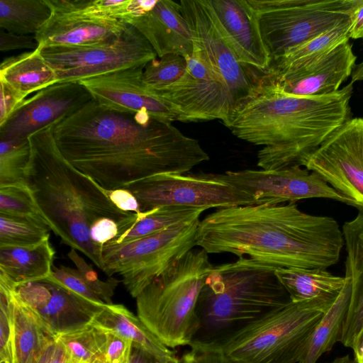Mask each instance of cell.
Here are the masks:
<instances>
[{"label": "cell", "mask_w": 363, "mask_h": 363, "mask_svg": "<svg viewBox=\"0 0 363 363\" xmlns=\"http://www.w3.org/2000/svg\"><path fill=\"white\" fill-rule=\"evenodd\" d=\"M357 57L349 41L339 45L328 55L300 70L272 80L284 94L318 96L333 94L352 75Z\"/></svg>", "instance_id": "7402d4cb"}, {"label": "cell", "mask_w": 363, "mask_h": 363, "mask_svg": "<svg viewBox=\"0 0 363 363\" xmlns=\"http://www.w3.org/2000/svg\"><path fill=\"white\" fill-rule=\"evenodd\" d=\"M181 363H236L220 349L207 347H191V350L180 358Z\"/></svg>", "instance_id": "b9f144b4"}, {"label": "cell", "mask_w": 363, "mask_h": 363, "mask_svg": "<svg viewBox=\"0 0 363 363\" xmlns=\"http://www.w3.org/2000/svg\"><path fill=\"white\" fill-rule=\"evenodd\" d=\"M63 345L70 363H107L106 331L91 324L56 337Z\"/></svg>", "instance_id": "d6a6232c"}, {"label": "cell", "mask_w": 363, "mask_h": 363, "mask_svg": "<svg viewBox=\"0 0 363 363\" xmlns=\"http://www.w3.org/2000/svg\"><path fill=\"white\" fill-rule=\"evenodd\" d=\"M363 209V118H352L336 130L302 164Z\"/></svg>", "instance_id": "4fadbf2b"}, {"label": "cell", "mask_w": 363, "mask_h": 363, "mask_svg": "<svg viewBox=\"0 0 363 363\" xmlns=\"http://www.w3.org/2000/svg\"><path fill=\"white\" fill-rule=\"evenodd\" d=\"M354 351L357 363H363V328L355 338L351 347Z\"/></svg>", "instance_id": "f907efd6"}, {"label": "cell", "mask_w": 363, "mask_h": 363, "mask_svg": "<svg viewBox=\"0 0 363 363\" xmlns=\"http://www.w3.org/2000/svg\"><path fill=\"white\" fill-rule=\"evenodd\" d=\"M140 212L163 206L224 208L252 205L251 198L224 180L220 174L162 173L125 185Z\"/></svg>", "instance_id": "8fae6325"}, {"label": "cell", "mask_w": 363, "mask_h": 363, "mask_svg": "<svg viewBox=\"0 0 363 363\" xmlns=\"http://www.w3.org/2000/svg\"><path fill=\"white\" fill-rule=\"evenodd\" d=\"M352 82L363 81V60L359 64H356L352 73Z\"/></svg>", "instance_id": "f5cc1de1"}, {"label": "cell", "mask_w": 363, "mask_h": 363, "mask_svg": "<svg viewBox=\"0 0 363 363\" xmlns=\"http://www.w3.org/2000/svg\"><path fill=\"white\" fill-rule=\"evenodd\" d=\"M145 67H131L80 82L99 104L118 111L144 112L172 123L177 121L172 106L143 79Z\"/></svg>", "instance_id": "d6986e66"}, {"label": "cell", "mask_w": 363, "mask_h": 363, "mask_svg": "<svg viewBox=\"0 0 363 363\" xmlns=\"http://www.w3.org/2000/svg\"><path fill=\"white\" fill-rule=\"evenodd\" d=\"M0 213L28 218L48 225L26 182L0 186Z\"/></svg>", "instance_id": "d590c367"}, {"label": "cell", "mask_w": 363, "mask_h": 363, "mask_svg": "<svg viewBox=\"0 0 363 363\" xmlns=\"http://www.w3.org/2000/svg\"><path fill=\"white\" fill-rule=\"evenodd\" d=\"M195 245L277 268L326 269L338 262L344 238L334 218L288 203L218 209L200 220Z\"/></svg>", "instance_id": "7a4b0ae2"}, {"label": "cell", "mask_w": 363, "mask_h": 363, "mask_svg": "<svg viewBox=\"0 0 363 363\" xmlns=\"http://www.w3.org/2000/svg\"><path fill=\"white\" fill-rule=\"evenodd\" d=\"M55 251L49 239L32 246H0V275L15 287L47 279Z\"/></svg>", "instance_id": "484cf974"}, {"label": "cell", "mask_w": 363, "mask_h": 363, "mask_svg": "<svg viewBox=\"0 0 363 363\" xmlns=\"http://www.w3.org/2000/svg\"><path fill=\"white\" fill-rule=\"evenodd\" d=\"M353 83L318 96L283 93L266 74L223 123L237 138L263 147L257 166L274 170L301 166L327 138L352 118Z\"/></svg>", "instance_id": "3957f363"}, {"label": "cell", "mask_w": 363, "mask_h": 363, "mask_svg": "<svg viewBox=\"0 0 363 363\" xmlns=\"http://www.w3.org/2000/svg\"><path fill=\"white\" fill-rule=\"evenodd\" d=\"M275 274L294 303L334 302L347 282L325 269L277 268Z\"/></svg>", "instance_id": "4316f807"}, {"label": "cell", "mask_w": 363, "mask_h": 363, "mask_svg": "<svg viewBox=\"0 0 363 363\" xmlns=\"http://www.w3.org/2000/svg\"><path fill=\"white\" fill-rule=\"evenodd\" d=\"M67 257L74 264L86 283L99 297L105 303L112 304V297L119 284V280L113 277L105 281L100 279L92 266L88 264L73 248H70Z\"/></svg>", "instance_id": "74e56055"}, {"label": "cell", "mask_w": 363, "mask_h": 363, "mask_svg": "<svg viewBox=\"0 0 363 363\" xmlns=\"http://www.w3.org/2000/svg\"><path fill=\"white\" fill-rule=\"evenodd\" d=\"M54 339L89 325L104 306L94 303L69 290L50 274L47 279L16 288Z\"/></svg>", "instance_id": "e0dca14e"}, {"label": "cell", "mask_w": 363, "mask_h": 363, "mask_svg": "<svg viewBox=\"0 0 363 363\" xmlns=\"http://www.w3.org/2000/svg\"><path fill=\"white\" fill-rule=\"evenodd\" d=\"M128 363H162L155 356L144 350L133 345ZM175 363H181L180 358Z\"/></svg>", "instance_id": "c3c4849f"}, {"label": "cell", "mask_w": 363, "mask_h": 363, "mask_svg": "<svg viewBox=\"0 0 363 363\" xmlns=\"http://www.w3.org/2000/svg\"><path fill=\"white\" fill-rule=\"evenodd\" d=\"M220 32L241 62L267 74L272 59L247 0H206Z\"/></svg>", "instance_id": "44dd1931"}, {"label": "cell", "mask_w": 363, "mask_h": 363, "mask_svg": "<svg viewBox=\"0 0 363 363\" xmlns=\"http://www.w3.org/2000/svg\"><path fill=\"white\" fill-rule=\"evenodd\" d=\"M277 268L249 257L214 266L198 298L199 325L189 346L218 345L291 302Z\"/></svg>", "instance_id": "5b68a950"}, {"label": "cell", "mask_w": 363, "mask_h": 363, "mask_svg": "<svg viewBox=\"0 0 363 363\" xmlns=\"http://www.w3.org/2000/svg\"><path fill=\"white\" fill-rule=\"evenodd\" d=\"M272 59L349 21L356 0H247Z\"/></svg>", "instance_id": "ba28073f"}, {"label": "cell", "mask_w": 363, "mask_h": 363, "mask_svg": "<svg viewBox=\"0 0 363 363\" xmlns=\"http://www.w3.org/2000/svg\"><path fill=\"white\" fill-rule=\"evenodd\" d=\"M118 233L117 222L107 217L96 220L90 228L91 239L94 243L101 246L114 239Z\"/></svg>", "instance_id": "ee69618b"}, {"label": "cell", "mask_w": 363, "mask_h": 363, "mask_svg": "<svg viewBox=\"0 0 363 363\" xmlns=\"http://www.w3.org/2000/svg\"><path fill=\"white\" fill-rule=\"evenodd\" d=\"M49 19L35 33L38 47H82L118 37L127 23L95 12L89 0H46Z\"/></svg>", "instance_id": "2e32d148"}, {"label": "cell", "mask_w": 363, "mask_h": 363, "mask_svg": "<svg viewBox=\"0 0 363 363\" xmlns=\"http://www.w3.org/2000/svg\"><path fill=\"white\" fill-rule=\"evenodd\" d=\"M349 21L286 51L272 62L267 75L272 80L312 65L328 55L344 42L349 41Z\"/></svg>", "instance_id": "f1b7e54d"}, {"label": "cell", "mask_w": 363, "mask_h": 363, "mask_svg": "<svg viewBox=\"0 0 363 363\" xmlns=\"http://www.w3.org/2000/svg\"><path fill=\"white\" fill-rule=\"evenodd\" d=\"M185 57L187 65L182 77L155 91L172 106L177 121L218 119L224 123L235 106L230 90L194 44L193 52Z\"/></svg>", "instance_id": "7c38bea8"}, {"label": "cell", "mask_w": 363, "mask_h": 363, "mask_svg": "<svg viewBox=\"0 0 363 363\" xmlns=\"http://www.w3.org/2000/svg\"><path fill=\"white\" fill-rule=\"evenodd\" d=\"M221 177L247 194L252 205L294 203L313 198L333 199L349 204L346 198L316 173L301 166L267 169L228 171Z\"/></svg>", "instance_id": "9a60e30c"}, {"label": "cell", "mask_w": 363, "mask_h": 363, "mask_svg": "<svg viewBox=\"0 0 363 363\" xmlns=\"http://www.w3.org/2000/svg\"><path fill=\"white\" fill-rule=\"evenodd\" d=\"M50 228L38 220L0 213V246H32L50 238Z\"/></svg>", "instance_id": "836d02e7"}, {"label": "cell", "mask_w": 363, "mask_h": 363, "mask_svg": "<svg viewBox=\"0 0 363 363\" xmlns=\"http://www.w3.org/2000/svg\"><path fill=\"white\" fill-rule=\"evenodd\" d=\"M213 267L204 250L191 249L135 298L138 318L168 347L191 345L198 298Z\"/></svg>", "instance_id": "8992f818"}, {"label": "cell", "mask_w": 363, "mask_h": 363, "mask_svg": "<svg viewBox=\"0 0 363 363\" xmlns=\"http://www.w3.org/2000/svg\"><path fill=\"white\" fill-rule=\"evenodd\" d=\"M179 3L194 44L230 90L236 106L254 92L266 74L240 61L220 32L206 0Z\"/></svg>", "instance_id": "5bb4252c"}, {"label": "cell", "mask_w": 363, "mask_h": 363, "mask_svg": "<svg viewBox=\"0 0 363 363\" xmlns=\"http://www.w3.org/2000/svg\"><path fill=\"white\" fill-rule=\"evenodd\" d=\"M0 288L6 291L10 308L13 363H37L44 350L55 339L48 334L32 310L20 298L14 285L2 275H0Z\"/></svg>", "instance_id": "cb8c5ba5"}, {"label": "cell", "mask_w": 363, "mask_h": 363, "mask_svg": "<svg viewBox=\"0 0 363 363\" xmlns=\"http://www.w3.org/2000/svg\"><path fill=\"white\" fill-rule=\"evenodd\" d=\"M0 81L23 98L58 83L57 77L38 47L32 52L4 59L0 65Z\"/></svg>", "instance_id": "83f0119b"}, {"label": "cell", "mask_w": 363, "mask_h": 363, "mask_svg": "<svg viewBox=\"0 0 363 363\" xmlns=\"http://www.w3.org/2000/svg\"><path fill=\"white\" fill-rule=\"evenodd\" d=\"M334 302L291 301L222 343L207 347L220 349L236 363H298L313 329Z\"/></svg>", "instance_id": "52a82bcc"}, {"label": "cell", "mask_w": 363, "mask_h": 363, "mask_svg": "<svg viewBox=\"0 0 363 363\" xmlns=\"http://www.w3.org/2000/svg\"><path fill=\"white\" fill-rule=\"evenodd\" d=\"M54 125L28 137L30 157L25 182L50 229L103 270L104 246L91 239L90 228L107 217L117 223L132 213L118 209L106 189L72 164L59 150Z\"/></svg>", "instance_id": "277c9868"}, {"label": "cell", "mask_w": 363, "mask_h": 363, "mask_svg": "<svg viewBox=\"0 0 363 363\" xmlns=\"http://www.w3.org/2000/svg\"><path fill=\"white\" fill-rule=\"evenodd\" d=\"M105 331V356L106 362L128 363L133 347L132 341L116 333L108 330Z\"/></svg>", "instance_id": "60d3db41"}, {"label": "cell", "mask_w": 363, "mask_h": 363, "mask_svg": "<svg viewBox=\"0 0 363 363\" xmlns=\"http://www.w3.org/2000/svg\"><path fill=\"white\" fill-rule=\"evenodd\" d=\"M186 65V57L179 55L168 54L157 57L144 67V82L149 88L161 90L179 80Z\"/></svg>", "instance_id": "8d00e7d4"}, {"label": "cell", "mask_w": 363, "mask_h": 363, "mask_svg": "<svg viewBox=\"0 0 363 363\" xmlns=\"http://www.w3.org/2000/svg\"><path fill=\"white\" fill-rule=\"evenodd\" d=\"M50 15L46 0H0V28L7 32L35 35Z\"/></svg>", "instance_id": "1f68e13d"}, {"label": "cell", "mask_w": 363, "mask_h": 363, "mask_svg": "<svg viewBox=\"0 0 363 363\" xmlns=\"http://www.w3.org/2000/svg\"><path fill=\"white\" fill-rule=\"evenodd\" d=\"M0 363H13L12 324L6 291L0 288Z\"/></svg>", "instance_id": "ab89813d"}, {"label": "cell", "mask_w": 363, "mask_h": 363, "mask_svg": "<svg viewBox=\"0 0 363 363\" xmlns=\"http://www.w3.org/2000/svg\"><path fill=\"white\" fill-rule=\"evenodd\" d=\"M55 346V340L44 350L37 363H50Z\"/></svg>", "instance_id": "816d5d0a"}, {"label": "cell", "mask_w": 363, "mask_h": 363, "mask_svg": "<svg viewBox=\"0 0 363 363\" xmlns=\"http://www.w3.org/2000/svg\"><path fill=\"white\" fill-rule=\"evenodd\" d=\"M41 54L55 71L58 83L80 82L131 67H145L157 57L147 40L129 24L113 40L82 47L43 48Z\"/></svg>", "instance_id": "30bf717a"}, {"label": "cell", "mask_w": 363, "mask_h": 363, "mask_svg": "<svg viewBox=\"0 0 363 363\" xmlns=\"http://www.w3.org/2000/svg\"><path fill=\"white\" fill-rule=\"evenodd\" d=\"M203 208L163 206L129 216L118 221L117 236L108 244L117 245L134 240L164 230L173 225L199 219Z\"/></svg>", "instance_id": "f546056e"}, {"label": "cell", "mask_w": 363, "mask_h": 363, "mask_svg": "<svg viewBox=\"0 0 363 363\" xmlns=\"http://www.w3.org/2000/svg\"><path fill=\"white\" fill-rule=\"evenodd\" d=\"M56 144L106 190L162 173L186 174L209 160L199 142L148 113L115 111L94 99L54 125Z\"/></svg>", "instance_id": "6da1fadb"}, {"label": "cell", "mask_w": 363, "mask_h": 363, "mask_svg": "<svg viewBox=\"0 0 363 363\" xmlns=\"http://www.w3.org/2000/svg\"><path fill=\"white\" fill-rule=\"evenodd\" d=\"M51 276L60 284L84 298L97 305L106 304L89 286L77 269L64 265L53 266Z\"/></svg>", "instance_id": "f35d334b"}, {"label": "cell", "mask_w": 363, "mask_h": 363, "mask_svg": "<svg viewBox=\"0 0 363 363\" xmlns=\"http://www.w3.org/2000/svg\"><path fill=\"white\" fill-rule=\"evenodd\" d=\"M106 193L111 201L120 210L130 213H140L138 201L133 194L125 188L106 190Z\"/></svg>", "instance_id": "bcb514c9"}, {"label": "cell", "mask_w": 363, "mask_h": 363, "mask_svg": "<svg viewBox=\"0 0 363 363\" xmlns=\"http://www.w3.org/2000/svg\"><path fill=\"white\" fill-rule=\"evenodd\" d=\"M123 22L135 28L162 57L168 54L183 57L194 50L192 34L179 2L172 0H132Z\"/></svg>", "instance_id": "ffe728a7"}, {"label": "cell", "mask_w": 363, "mask_h": 363, "mask_svg": "<svg viewBox=\"0 0 363 363\" xmlns=\"http://www.w3.org/2000/svg\"><path fill=\"white\" fill-rule=\"evenodd\" d=\"M30 157L28 138L0 140V186L26 182Z\"/></svg>", "instance_id": "e575fe53"}, {"label": "cell", "mask_w": 363, "mask_h": 363, "mask_svg": "<svg viewBox=\"0 0 363 363\" xmlns=\"http://www.w3.org/2000/svg\"><path fill=\"white\" fill-rule=\"evenodd\" d=\"M350 38H363V0H356L349 18Z\"/></svg>", "instance_id": "7dc6e473"}, {"label": "cell", "mask_w": 363, "mask_h": 363, "mask_svg": "<svg viewBox=\"0 0 363 363\" xmlns=\"http://www.w3.org/2000/svg\"><path fill=\"white\" fill-rule=\"evenodd\" d=\"M200 220L179 223L147 236L102 249L103 272L118 274L128 293L139 294L195 246Z\"/></svg>", "instance_id": "9c48e42d"}, {"label": "cell", "mask_w": 363, "mask_h": 363, "mask_svg": "<svg viewBox=\"0 0 363 363\" xmlns=\"http://www.w3.org/2000/svg\"><path fill=\"white\" fill-rule=\"evenodd\" d=\"M50 363H70L62 342L55 339V346Z\"/></svg>", "instance_id": "681fc988"}, {"label": "cell", "mask_w": 363, "mask_h": 363, "mask_svg": "<svg viewBox=\"0 0 363 363\" xmlns=\"http://www.w3.org/2000/svg\"><path fill=\"white\" fill-rule=\"evenodd\" d=\"M0 125H3L26 100L5 82L0 81Z\"/></svg>", "instance_id": "7bdbcfd3"}, {"label": "cell", "mask_w": 363, "mask_h": 363, "mask_svg": "<svg viewBox=\"0 0 363 363\" xmlns=\"http://www.w3.org/2000/svg\"><path fill=\"white\" fill-rule=\"evenodd\" d=\"M92 96L79 82L56 83L26 99L3 125L0 140L27 139L71 116Z\"/></svg>", "instance_id": "ac0fdd59"}, {"label": "cell", "mask_w": 363, "mask_h": 363, "mask_svg": "<svg viewBox=\"0 0 363 363\" xmlns=\"http://www.w3.org/2000/svg\"><path fill=\"white\" fill-rule=\"evenodd\" d=\"M91 325L116 333L132 341L155 356L162 363H175L179 358L163 344L143 321L122 304H106L99 312Z\"/></svg>", "instance_id": "d4e9b609"}, {"label": "cell", "mask_w": 363, "mask_h": 363, "mask_svg": "<svg viewBox=\"0 0 363 363\" xmlns=\"http://www.w3.org/2000/svg\"><path fill=\"white\" fill-rule=\"evenodd\" d=\"M38 44L32 35H20L7 32L3 29L0 31V51L9 52L21 49L38 48Z\"/></svg>", "instance_id": "f6af8a7d"}, {"label": "cell", "mask_w": 363, "mask_h": 363, "mask_svg": "<svg viewBox=\"0 0 363 363\" xmlns=\"http://www.w3.org/2000/svg\"><path fill=\"white\" fill-rule=\"evenodd\" d=\"M327 363H357L354 359H351L349 355L339 357Z\"/></svg>", "instance_id": "db71d44e"}, {"label": "cell", "mask_w": 363, "mask_h": 363, "mask_svg": "<svg viewBox=\"0 0 363 363\" xmlns=\"http://www.w3.org/2000/svg\"><path fill=\"white\" fill-rule=\"evenodd\" d=\"M345 278L344 289L313 329L301 360L304 363H316L323 354L330 351L340 341L351 296L350 281Z\"/></svg>", "instance_id": "4dcf8cb0"}, {"label": "cell", "mask_w": 363, "mask_h": 363, "mask_svg": "<svg viewBox=\"0 0 363 363\" xmlns=\"http://www.w3.org/2000/svg\"><path fill=\"white\" fill-rule=\"evenodd\" d=\"M298 363H304L303 361L299 362Z\"/></svg>", "instance_id": "11a10c76"}, {"label": "cell", "mask_w": 363, "mask_h": 363, "mask_svg": "<svg viewBox=\"0 0 363 363\" xmlns=\"http://www.w3.org/2000/svg\"><path fill=\"white\" fill-rule=\"evenodd\" d=\"M358 210L342 230L347 250L345 277L350 279L351 296L339 342L350 348L363 328V209Z\"/></svg>", "instance_id": "603a6c76"}]
</instances>
